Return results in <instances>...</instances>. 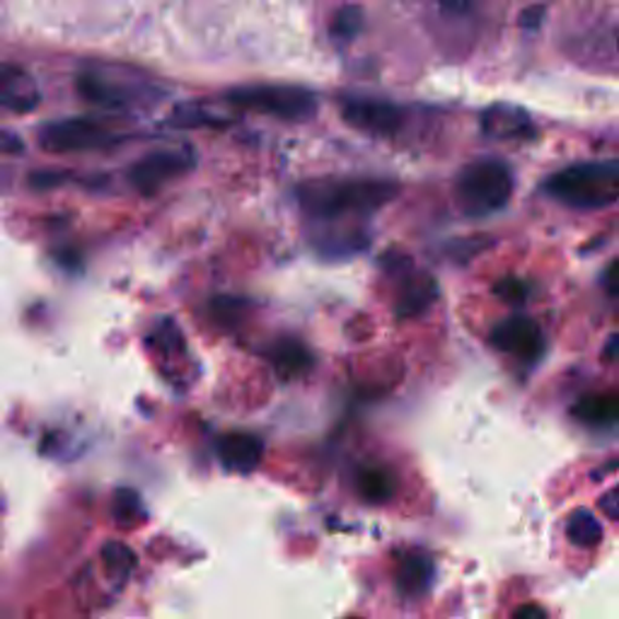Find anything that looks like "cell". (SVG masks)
I'll return each instance as SVG.
<instances>
[{"instance_id":"1","label":"cell","mask_w":619,"mask_h":619,"mask_svg":"<svg viewBox=\"0 0 619 619\" xmlns=\"http://www.w3.org/2000/svg\"><path fill=\"white\" fill-rule=\"evenodd\" d=\"M400 184L385 177H322L302 182L296 201L320 228H334L344 218H364L397 199Z\"/></svg>"},{"instance_id":"2","label":"cell","mask_w":619,"mask_h":619,"mask_svg":"<svg viewBox=\"0 0 619 619\" xmlns=\"http://www.w3.org/2000/svg\"><path fill=\"white\" fill-rule=\"evenodd\" d=\"M545 191L569 209H607L619 201V167L612 163L571 165L549 177Z\"/></svg>"},{"instance_id":"3","label":"cell","mask_w":619,"mask_h":619,"mask_svg":"<svg viewBox=\"0 0 619 619\" xmlns=\"http://www.w3.org/2000/svg\"><path fill=\"white\" fill-rule=\"evenodd\" d=\"M513 197V172L501 160H477L460 170L455 201L469 218L491 216L505 209Z\"/></svg>"},{"instance_id":"4","label":"cell","mask_w":619,"mask_h":619,"mask_svg":"<svg viewBox=\"0 0 619 619\" xmlns=\"http://www.w3.org/2000/svg\"><path fill=\"white\" fill-rule=\"evenodd\" d=\"M225 103L281 121H308L318 115V97L296 85H252L225 95Z\"/></svg>"},{"instance_id":"5","label":"cell","mask_w":619,"mask_h":619,"mask_svg":"<svg viewBox=\"0 0 619 619\" xmlns=\"http://www.w3.org/2000/svg\"><path fill=\"white\" fill-rule=\"evenodd\" d=\"M123 133L109 129L107 123L87 117H71L49 121L37 131V143L47 153L69 155V153H93V151H109L119 145Z\"/></svg>"},{"instance_id":"6","label":"cell","mask_w":619,"mask_h":619,"mask_svg":"<svg viewBox=\"0 0 619 619\" xmlns=\"http://www.w3.org/2000/svg\"><path fill=\"white\" fill-rule=\"evenodd\" d=\"M197 167V151L191 145H172V148H160L141 160L133 163L127 170L129 184L143 197H153L167 182L177 177H184Z\"/></svg>"},{"instance_id":"7","label":"cell","mask_w":619,"mask_h":619,"mask_svg":"<svg viewBox=\"0 0 619 619\" xmlns=\"http://www.w3.org/2000/svg\"><path fill=\"white\" fill-rule=\"evenodd\" d=\"M75 87L85 103L105 109H133L157 99V90H153L151 85L123 81V78L99 71H85L78 75Z\"/></svg>"},{"instance_id":"8","label":"cell","mask_w":619,"mask_h":619,"mask_svg":"<svg viewBox=\"0 0 619 619\" xmlns=\"http://www.w3.org/2000/svg\"><path fill=\"white\" fill-rule=\"evenodd\" d=\"M342 119L354 127L356 131H364L368 136L376 139H390L402 129L404 123V111L380 97H361V95H348L342 97L340 103Z\"/></svg>"},{"instance_id":"9","label":"cell","mask_w":619,"mask_h":619,"mask_svg":"<svg viewBox=\"0 0 619 619\" xmlns=\"http://www.w3.org/2000/svg\"><path fill=\"white\" fill-rule=\"evenodd\" d=\"M491 344L503 354H511L521 361H537L545 352V334L531 318H509L491 332Z\"/></svg>"},{"instance_id":"10","label":"cell","mask_w":619,"mask_h":619,"mask_svg":"<svg viewBox=\"0 0 619 619\" xmlns=\"http://www.w3.org/2000/svg\"><path fill=\"white\" fill-rule=\"evenodd\" d=\"M216 455L221 465L228 472H235V475H250V472H254L259 463H262L264 443L262 438L254 433L233 431L218 438Z\"/></svg>"},{"instance_id":"11","label":"cell","mask_w":619,"mask_h":619,"mask_svg":"<svg viewBox=\"0 0 619 619\" xmlns=\"http://www.w3.org/2000/svg\"><path fill=\"white\" fill-rule=\"evenodd\" d=\"M436 579L433 559L421 549H407L395 567V585L402 598L416 600L429 593Z\"/></svg>"},{"instance_id":"12","label":"cell","mask_w":619,"mask_h":619,"mask_svg":"<svg viewBox=\"0 0 619 619\" xmlns=\"http://www.w3.org/2000/svg\"><path fill=\"white\" fill-rule=\"evenodd\" d=\"M39 103L41 95L32 75L17 66H3V71H0V105L3 109L10 115H29L39 107Z\"/></svg>"},{"instance_id":"13","label":"cell","mask_w":619,"mask_h":619,"mask_svg":"<svg viewBox=\"0 0 619 619\" xmlns=\"http://www.w3.org/2000/svg\"><path fill=\"white\" fill-rule=\"evenodd\" d=\"M484 136L497 141L533 139L535 123L525 109L515 105H493L481 115Z\"/></svg>"},{"instance_id":"14","label":"cell","mask_w":619,"mask_h":619,"mask_svg":"<svg viewBox=\"0 0 619 619\" xmlns=\"http://www.w3.org/2000/svg\"><path fill=\"white\" fill-rule=\"evenodd\" d=\"M436 298H438V286L429 274L424 272L407 274L397 296V314L400 318H416V314H421Z\"/></svg>"},{"instance_id":"15","label":"cell","mask_w":619,"mask_h":619,"mask_svg":"<svg viewBox=\"0 0 619 619\" xmlns=\"http://www.w3.org/2000/svg\"><path fill=\"white\" fill-rule=\"evenodd\" d=\"M356 489L361 493V499L368 503H388L395 497L397 481L392 477V472L385 467H361L356 475Z\"/></svg>"},{"instance_id":"16","label":"cell","mask_w":619,"mask_h":619,"mask_svg":"<svg viewBox=\"0 0 619 619\" xmlns=\"http://www.w3.org/2000/svg\"><path fill=\"white\" fill-rule=\"evenodd\" d=\"M573 416L591 426H610L619 419V397L617 395H588L573 404Z\"/></svg>"},{"instance_id":"17","label":"cell","mask_w":619,"mask_h":619,"mask_svg":"<svg viewBox=\"0 0 619 619\" xmlns=\"http://www.w3.org/2000/svg\"><path fill=\"white\" fill-rule=\"evenodd\" d=\"M170 123L177 129H204V127H228L230 117L223 115V111L213 109L209 105H201V103H189V105H179L172 117Z\"/></svg>"},{"instance_id":"18","label":"cell","mask_w":619,"mask_h":619,"mask_svg":"<svg viewBox=\"0 0 619 619\" xmlns=\"http://www.w3.org/2000/svg\"><path fill=\"white\" fill-rule=\"evenodd\" d=\"M269 358H272L274 368L284 378H296V376L302 373V370L310 368L308 348L302 346V344H298V342H293V340H284V342L274 344Z\"/></svg>"},{"instance_id":"19","label":"cell","mask_w":619,"mask_h":619,"mask_svg":"<svg viewBox=\"0 0 619 619\" xmlns=\"http://www.w3.org/2000/svg\"><path fill=\"white\" fill-rule=\"evenodd\" d=\"M567 537L576 547H598L603 543V525L591 511H573L567 521Z\"/></svg>"},{"instance_id":"20","label":"cell","mask_w":619,"mask_h":619,"mask_svg":"<svg viewBox=\"0 0 619 619\" xmlns=\"http://www.w3.org/2000/svg\"><path fill=\"white\" fill-rule=\"evenodd\" d=\"M99 555H103L107 571L117 579L129 576L133 567H136V555H133L131 547H127L123 543H115V539H109Z\"/></svg>"},{"instance_id":"21","label":"cell","mask_w":619,"mask_h":619,"mask_svg":"<svg viewBox=\"0 0 619 619\" xmlns=\"http://www.w3.org/2000/svg\"><path fill=\"white\" fill-rule=\"evenodd\" d=\"M364 27V15H361V10L354 8V5H346L342 8L340 13H336L332 17V37L334 39H340V41H352L358 32H361Z\"/></svg>"},{"instance_id":"22","label":"cell","mask_w":619,"mask_h":619,"mask_svg":"<svg viewBox=\"0 0 619 619\" xmlns=\"http://www.w3.org/2000/svg\"><path fill=\"white\" fill-rule=\"evenodd\" d=\"M115 517L123 527L139 525V521L143 517V505H141V499L131 489H119L117 491Z\"/></svg>"},{"instance_id":"23","label":"cell","mask_w":619,"mask_h":619,"mask_svg":"<svg viewBox=\"0 0 619 619\" xmlns=\"http://www.w3.org/2000/svg\"><path fill=\"white\" fill-rule=\"evenodd\" d=\"M71 179V172L66 170H37V172H29L27 184L37 191L44 189H53V187H61Z\"/></svg>"},{"instance_id":"24","label":"cell","mask_w":619,"mask_h":619,"mask_svg":"<svg viewBox=\"0 0 619 619\" xmlns=\"http://www.w3.org/2000/svg\"><path fill=\"white\" fill-rule=\"evenodd\" d=\"M600 511L610 517V521H617L619 523V484L617 487H612L610 491H605L603 497H600Z\"/></svg>"},{"instance_id":"25","label":"cell","mask_w":619,"mask_h":619,"mask_svg":"<svg viewBox=\"0 0 619 619\" xmlns=\"http://www.w3.org/2000/svg\"><path fill=\"white\" fill-rule=\"evenodd\" d=\"M499 296H503L505 300H515V302H521L525 298V286L521 284V281H515V278H505L503 284H499Z\"/></svg>"},{"instance_id":"26","label":"cell","mask_w":619,"mask_h":619,"mask_svg":"<svg viewBox=\"0 0 619 619\" xmlns=\"http://www.w3.org/2000/svg\"><path fill=\"white\" fill-rule=\"evenodd\" d=\"M22 148H25V145H22L20 136H15L13 131H3V139H0V151H3L5 155H17L22 153Z\"/></svg>"},{"instance_id":"27","label":"cell","mask_w":619,"mask_h":619,"mask_svg":"<svg viewBox=\"0 0 619 619\" xmlns=\"http://www.w3.org/2000/svg\"><path fill=\"white\" fill-rule=\"evenodd\" d=\"M545 17V10L543 8H527L525 13L521 15V25L527 29H537L539 22Z\"/></svg>"},{"instance_id":"28","label":"cell","mask_w":619,"mask_h":619,"mask_svg":"<svg viewBox=\"0 0 619 619\" xmlns=\"http://www.w3.org/2000/svg\"><path fill=\"white\" fill-rule=\"evenodd\" d=\"M515 617H545V610L543 607L527 605V607H521V610H515Z\"/></svg>"},{"instance_id":"29","label":"cell","mask_w":619,"mask_h":619,"mask_svg":"<svg viewBox=\"0 0 619 619\" xmlns=\"http://www.w3.org/2000/svg\"><path fill=\"white\" fill-rule=\"evenodd\" d=\"M617 53H619V29H617Z\"/></svg>"},{"instance_id":"30","label":"cell","mask_w":619,"mask_h":619,"mask_svg":"<svg viewBox=\"0 0 619 619\" xmlns=\"http://www.w3.org/2000/svg\"><path fill=\"white\" fill-rule=\"evenodd\" d=\"M460 3H463V0H460Z\"/></svg>"}]
</instances>
